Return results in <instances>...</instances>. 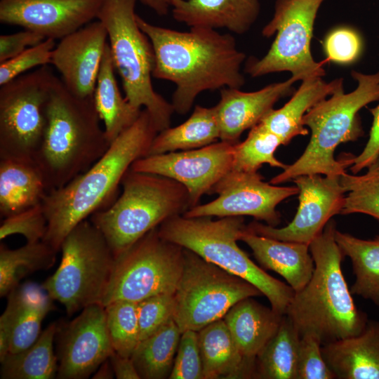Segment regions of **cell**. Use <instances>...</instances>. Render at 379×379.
I'll list each match as a JSON object with an SVG mask.
<instances>
[{
    "label": "cell",
    "mask_w": 379,
    "mask_h": 379,
    "mask_svg": "<svg viewBox=\"0 0 379 379\" xmlns=\"http://www.w3.org/2000/svg\"><path fill=\"white\" fill-rule=\"evenodd\" d=\"M136 20L154 51L152 77L175 85L171 102L175 112L186 114L205 91L240 88L245 84L241 68L246 54L238 49L232 34L205 27L178 31L153 25L138 15Z\"/></svg>",
    "instance_id": "1"
},
{
    "label": "cell",
    "mask_w": 379,
    "mask_h": 379,
    "mask_svg": "<svg viewBox=\"0 0 379 379\" xmlns=\"http://www.w3.org/2000/svg\"><path fill=\"white\" fill-rule=\"evenodd\" d=\"M157 133L149 112L142 109L133 124L89 168L47 192L41 203L48 222L43 241L59 251L75 226L109 206L117 198L123 177L135 161L147 155Z\"/></svg>",
    "instance_id": "2"
},
{
    "label": "cell",
    "mask_w": 379,
    "mask_h": 379,
    "mask_svg": "<svg viewBox=\"0 0 379 379\" xmlns=\"http://www.w3.org/2000/svg\"><path fill=\"white\" fill-rule=\"evenodd\" d=\"M46 125L34 162L48 192L89 168L108 149L93 97L72 94L55 76L46 105Z\"/></svg>",
    "instance_id": "3"
},
{
    "label": "cell",
    "mask_w": 379,
    "mask_h": 379,
    "mask_svg": "<svg viewBox=\"0 0 379 379\" xmlns=\"http://www.w3.org/2000/svg\"><path fill=\"white\" fill-rule=\"evenodd\" d=\"M335 230L330 220L310 243L312 276L295 293L285 314L300 337L313 334L322 345L359 334L368 321L355 305L344 278L341 262L345 255L335 241Z\"/></svg>",
    "instance_id": "4"
},
{
    "label": "cell",
    "mask_w": 379,
    "mask_h": 379,
    "mask_svg": "<svg viewBox=\"0 0 379 379\" xmlns=\"http://www.w3.org/2000/svg\"><path fill=\"white\" fill-rule=\"evenodd\" d=\"M351 74L357 82L353 91L345 93L341 89L304 115L302 124L311 130L310 142L302 154L273 177L271 184H281L303 175L341 176L354 164V155L348 154L338 161L334 151L340 144L363 135L359 112L379 100V71L372 74L352 71Z\"/></svg>",
    "instance_id": "5"
},
{
    "label": "cell",
    "mask_w": 379,
    "mask_h": 379,
    "mask_svg": "<svg viewBox=\"0 0 379 379\" xmlns=\"http://www.w3.org/2000/svg\"><path fill=\"white\" fill-rule=\"evenodd\" d=\"M246 225L242 216L171 217L158 227L164 239L193 251L205 260L248 281L270 301L271 307L285 315L295 291L268 274L237 244Z\"/></svg>",
    "instance_id": "6"
},
{
    "label": "cell",
    "mask_w": 379,
    "mask_h": 379,
    "mask_svg": "<svg viewBox=\"0 0 379 379\" xmlns=\"http://www.w3.org/2000/svg\"><path fill=\"white\" fill-rule=\"evenodd\" d=\"M121 185L120 196L109 206L89 217L114 258L167 219L182 215L191 208L187 188L163 175L130 168Z\"/></svg>",
    "instance_id": "7"
},
{
    "label": "cell",
    "mask_w": 379,
    "mask_h": 379,
    "mask_svg": "<svg viewBox=\"0 0 379 379\" xmlns=\"http://www.w3.org/2000/svg\"><path fill=\"white\" fill-rule=\"evenodd\" d=\"M137 1L104 0L97 19L107 29L124 97L134 107L142 109L143 107L159 132L170 127L174 109L171 102L153 88L155 54L150 40L138 25L135 12Z\"/></svg>",
    "instance_id": "8"
},
{
    "label": "cell",
    "mask_w": 379,
    "mask_h": 379,
    "mask_svg": "<svg viewBox=\"0 0 379 379\" xmlns=\"http://www.w3.org/2000/svg\"><path fill=\"white\" fill-rule=\"evenodd\" d=\"M60 251V263L44 282V288L69 316L100 304L115 258L100 231L86 219L67 234Z\"/></svg>",
    "instance_id": "9"
},
{
    "label": "cell",
    "mask_w": 379,
    "mask_h": 379,
    "mask_svg": "<svg viewBox=\"0 0 379 379\" xmlns=\"http://www.w3.org/2000/svg\"><path fill=\"white\" fill-rule=\"evenodd\" d=\"M183 268L175 291L173 319L181 333L199 331L223 319L239 301L262 293L248 281L183 248Z\"/></svg>",
    "instance_id": "10"
},
{
    "label": "cell",
    "mask_w": 379,
    "mask_h": 379,
    "mask_svg": "<svg viewBox=\"0 0 379 379\" xmlns=\"http://www.w3.org/2000/svg\"><path fill=\"white\" fill-rule=\"evenodd\" d=\"M183 248L160 237L156 227L115 257L101 300L139 302L151 296L175 293L183 268Z\"/></svg>",
    "instance_id": "11"
},
{
    "label": "cell",
    "mask_w": 379,
    "mask_h": 379,
    "mask_svg": "<svg viewBox=\"0 0 379 379\" xmlns=\"http://www.w3.org/2000/svg\"><path fill=\"white\" fill-rule=\"evenodd\" d=\"M324 0H277L271 20L262 34L275 39L267 53L261 58H249L244 72L252 77L289 72L299 81L322 77L323 62L314 60L310 44L314 25Z\"/></svg>",
    "instance_id": "12"
},
{
    "label": "cell",
    "mask_w": 379,
    "mask_h": 379,
    "mask_svg": "<svg viewBox=\"0 0 379 379\" xmlns=\"http://www.w3.org/2000/svg\"><path fill=\"white\" fill-rule=\"evenodd\" d=\"M55 77L45 65L0 86V159L34 161L44 138L46 105Z\"/></svg>",
    "instance_id": "13"
},
{
    "label": "cell",
    "mask_w": 379,
    "mask_h": 379,
    "mask_svg": "<svg viewBox=\"0 0 379 379\" xmlns=\"http://www.w3.org/2000/svg\"><path fill=\"white\" fill-rule=\"evenodd\" d=\"M297 187L278 186L263 181L256 173L232 169L212 189L218 197L198 204L184 214L185 217L250 215L275 227L280 222L277 206L283 200L298 194Z\"/></svg>",
    "instance_id": "14"
},
{
    "label": "cell",
    "mask_w": 379,
    "mask_h": 379,
    "mask_svg": "<svg viewBox=\"0 0 379 379\" xmlns=\"http://www.w3.org/2000/svg\"><path fill=\"white\" fill-rule=\"evenodd\" d=\"M234 144L220 140L197 149L148 155L135 161L131 169L163 175L182 184L192 208L232 170Z\"/></svg>",
    "instance_id": "15"
},
{
    "label": "cell",
    "mask_w": 379,
    "mask_h": 379,
    "mask_svg": "<svg viewBox=\"0 0 379 379\" xmlns=\"http://www.w3.org/2000/svg\"><path fill=\"white\" fill-rule=\"evenodd\" d=\"M293 181L299 190V206L293 220L281 228L253 222L246 225L248 230L277 240L310 245L331 218L340 213L346 193L340 176L303 175Z\"/></svg>",
    "instance_id": "16"
},
{
    "label": "cell",
    "mask_w": 379,
    "mask_h": 379,
    "mask_svg": "<svg viewBox=\"0 0 379 379\" xmlns=\"http://www.w3.org/2000/svg\"><path fill=\"white\" fill-rule=\"evenodd\" d=\"M57 357L60 379L88 378L114 352L103 305H88L72 321L58 325Z\"/></svg>",
    "instance_id": "17"
},
{
    "label": "cell",
    "mask_w": 379,
    "mask_h": 379,
    "mask_svg": "<svg viewBox=\"0 0 379 379\" xmlns=\"http://www.w3.org/2000/svg\"><path fill=\"white\" fill-rule=\"evenodd\" d=\"M104 0H0V22L61 39L98 18Z\"/></svg>",
    "instance_id": "18"
},
{
    "label": "cell",
    "mask_w": 379,
    "mask_h": 379,
    "mask_svg": "<svg viewBox=\"0 0 379 379\" xmlns=\"http://www.w3.org/2000/svg\"><path fill=\"white\" fill-rule=\"evenodd\" d=\"M107 39L105 25L98 20L63 37L53 49L51 64L74 95L93 97Z\"/></svg>",
    "instance_id": "19"
},
{
    "label": "cell",
    "mask_w": 379,
    "mask_h": 379,
    "mask_svg": "<svg viewBox=\"0 0 379 379\" xmlns=\"http://www.w3.org/2000/svg\"><path fill=\"white\" fill-rule=\"evenodd\" d=\"M295 77L270 84L253 92L239 88L220 89V99L215 105L220 130V140L237 143L244 131L257 125L281 98L293 93Z\"/></svg>",
    "instance_id": "20"
},
{
    "label": "cell",
    "mask_w": 379,
    "mask_h": 379,
    "mask_svg": "<svg viewBox=\"0 0 379 379\" xmlns=\"http://www.w3.org/2000/svg\"><path fill=\"white\" fill-rule=\"evenodd\" d=\"M175 20L190 27L226 29L236 34L247 32L257 20L259 0H172Z\"/></svg>",
    "instance_id": "21"
},
{
    "label": "cell",
    "mask_w": 379,
    "mask_h": 379,
    "mask_svg": "<svg viewBox=\"0 0 379 379\" xmlns=\"http://www.w3.org/2000/svg\"><path fill=\"white\" fill-rule=\"evenodd\" d=\"M327 365L338 379H379V321L368 320L358 335L321 345Z\"/></svg>",
    "instance_id": "22"
},
{
    "label": "cell",
    "mask_w": 379,
    "mask_h": 379,
    "mask_svg": "<svg viewBox=\"0 0 379 379\" xmlns=\"http://www.w3.org/2000/svg\"><path fill=\"white\" fill-rule=\"evenodd\" d=\"M239 240L250 247L262 267L280 274L295 292L310 280L314 262L310 253V245L272 239L253 233L246 227Z\"/></svg>",
    "instance_id": "23"
},
{
    "label": "cell",
    "mask_w": 379,
    "mask_h": 379,
    "mask_svg": "<svg viewBox=\"0 0 379 379\" xmlns=\"http://www.w3.org/2000/svg\"><path fill=\"white\" fill-rule=\"evenodd\" d=\"M7 297V305L2 314L11 327L9 353H16L37 340L43 320L55 307L53 300L42 285L34 282L20 284Z\"/></svg>",
    "instance_id": "24"
},
{
    "label": "cell",
    "mask_w": 379,
    "mask_h": 379,
    "mask_svg": "<svg viewBox=\"0 0 379 379\" xmlns=\"http://www.w3.org/2000/svg\"><path fill=\"white\" fill-rule=\"evenodd\" d=\"M252 298L236 303L223 319L241 354L255 361L258 354L277 333L284 315Z\"/></svg>",
    "instance_id": "25"
},
{
    "label": "cell",
    "mask_w": 379,
    "mask_h": 379,
    "mask_svg": "<svg viewBox=\"0 0 379 379\" xmlns=\"http://www.w3.org/2000/svg\"><path fill=\"white\" fill-rule=\"evenodd\" d=\"M204 379L255 378V361L237 348L223 319L198 331Z\"/></svg>",
    "instance_id": "26"
},
{
    "label": "cell",
    "mask_w": 379,
    "mask_h": 379,
    "mask_svg": "<svg viewBox=\"0 0 379 379\" xmlns=\"http://www.w3.org/2000/svg\"><path fill=\"white\" fill-rule=\"evenodd\" d=\"M341 89H343L342 78L330 82L321 77L303 80L291 98L282 107L272 109L260 124L277 135L282 145H286L293 138L308 133L302 124L304 115L316 104Z\"/></svg>",
    "instance_id": "27"
},
{
    "label": "cell",
    "mask_w": 379,
    "mask_h": 379,
    "mask_svg": "<svg viewBox=\"0 0 379 379\" xmlns=\"http://www.w3.org/2000/svg\"><path fill=\"white\" fill-rule=\"evenodd\" d=\"M48 192L34 161L0 159V215L4 218L42 203Z\"/></svg>",
    "instance_id": "28"
},
{
    "label": "cell",
    "mask_w": 379,
    "mask_h": 379,
    "mask_svg": "<svg viewBox=\"0 0 379 379\" xmlns=\"http://www.w3.org/2000/svg\"><path fill=\"white\" fill-rule=\"evenodd\" d=\"M115 67L107 42L102 57L93 100L103 122L106 138L111 144L137 120L142 109L132 106L123 97L115 77Z\"/></svg>",
    "instance_id": "29"
},
{
    "label": "cell",
    "mask_w": 379,
    "mask_h": 379,
    "mask_svg": "<svg viewBox=\"0 0 379 379\" xmlns=\"http://www.w3.org/2000/svg\"><path fill=\"white\" fill-rule=\"evenodd\" d=\"M220 138L215 106L206 107L197 105L182 124L157 133L147 156L197 149L215 142Z\"/></svg>",
    "instance_id": "30"
},
{
    "label": "cell",
    "mask_w": 379,
    "mask_h": 379,
    "mask_svg": "<svg viewBox=\"0 0 379 379\" xmlns=\"http://www.w3.org/2000/svg\"><path fill=\"white\" fill-rule=\"evenodd\" d=\"M58 324L53 322L41 331L27 349L8 353L1 361L2 379H53L57 376L58 361L53 350Z\"/></svg>",
    "instance_id": "31"
},
{
    "label": "cell",
    "mask_w": 379,
    "mask_h": 379,
    "mask_svg": "<svg viewBox=\"0 0 379 379\" xmlns=\"http://www.w3.org/2000/svg\"><path fill=\"white\" fill-rule=\"evenodd\" d=\"M335 238L343 255L352 262L356 277L352 293L379 305V235L366 240L336 230Z\"/></svg>",
    "instance_id": "32"
},
{
    "label": "cell",
    "mask_w": 379,
    "mask_h": 379,
    "mask_svg": "<svg viewBox=\"0 0 379 379\" xmlns=\"http://www.w3.org/2000/svg\"><path fill=\"white\" fill-rule=\"evenodd\" d=\"M181 334L173 318L139 342L131 358L140 378H168Z\"/></svg>",
    "instance_id": "33"
},
{
    "label": "cell",
    "mask_w": 379,
    "mask_h": 379,
    "mask_svg": "<svg viewBox=\"0 0 379 379\" xmlns=\"http://www.w3.org/2000/svg\"><path fill=\"white\" fill-rule=\"evenodd\" d=\"M300 335L284 315L274 335L255 358V378L296 379Z\"/></svg>",
    "instance_id": "34"
},
{
    "label": "cell",
    "mask_w": 379,
    "mask_h": 379,
    "mask_svg": "<svg viewBox=\"0 0 379 379\" xmlns=\"http://www.w3.org/2000/svg\"><path fill=\"white\" fill-rule=\"evenodd\" d=\"M56 253L44 241L27 242L16 249L1 244L0 296H7L27 276L51 268L55 262Z\"/></svg>",
    "instance_id": "35"
},
{
    "label": "cell",
    "mask_w": 379,
    "mask_h": 379,
    "mask_svg": "<svg viewBox=\"0 0 379 379\" xmlns=\"http://www.w3.org/2000/svg\"><path fill=\"white\" fill-rule=\"evenodd\" d=\"M282 145L281 139L258 123L250 129L247 138L234 144L233 170L256 173L262 165L283 170L287 166L275 157L277 149Z\"/></svg>",
    "instance_id": "36"
},
{
    "label": "cell",
    "mask_w": 379,
    "mask_h": 379,
    "mask_svg": "<svg viewBox=\"0 0 379 379\" xmlns=\"http://www.w3.org/2000/svg\"><path fill=\"white\" fill-rule=\"evenodd\" d=\"M107 330L114 351L131 357L140 342L137 303L117 300L105 306Z\"/></svg>",
    "instance_id": "37"
},
{
    "label": "cell",
    "mask_w": 379,
    "mask_h": 379,
    "mask_svg": "<svg viewBox=\"0 0 379 379\" xmlns=\"http://www.w3.org/2000/svg\"><path fill=\"white\" fill-rule=\"evenodd\" d=\"M340 182L347 194L341 214L364 213L379 220V167L372 164L364 175L345 173Z\"/></svg>",
    "instance_id": "38"
},
{
    "label": "cell",
    "mask_w": 379,
    "mask_h": 379,
    "mask_svg": "<svg viewBox=\"0 0 379 379\" xmlns=\"http://www.w3.org/2000/svg\"><path fill=\"white\" fill-rule=\"evenodd\" d=\"M175 293L155 295L137 303L140 341L149 337L173 318Z\"/></svg>",
    "instance_id": "39"
},
{
    "label": "cell",
    "mask_w": 379,
    "mask_h": 379,
    "mask_svg": "<svg viewBox=\"0 0 379 379\" xmlns=\"http://www.w3.org/2000/svg\"><path fill=\"white\" fill-rule=\"evenodd\" d=\"M47 225V218L40 204L4 218L0 227V239L3 240L8 236L18 234L29 243L43 241Z\"/></svg>",
    "instance_id": "40"
},
{
    "label": "cell",
    "mask_w": 379,
    "mask_h": 379,
    "mask_svg": "<svg viewBox=\"0 0 379 379\" xmlns=\"http://www.w3.org/2000/svg\"><path fill=\"white\" fill-rule=\"evenodd\" d=\"M55 40L46 39L15 57L0 63V86L25 74L36 67L51 64Z\"/></svg>",
    "instance_id": "41"
},
{
    "label": "cell",
    "mask_w": 379,
    "mask_h": 379,
    "mask_svg": "<svg viewBox=\"0 0 379 379\" xmlns=\"http://www.w3.org/2000/svg\"><path fill=\"white\" fill-rule=\"evenodd\" d=\"M170 379H204L198 331L182 333Z\"/></svg>",
    "instance_id": "42"
},
{
    "label": "cell",
    "mask_w": 379,
    "mask_h": 379,
    "mask_svg": "<svg viewBox=\"0 0 379 379\" xmlns=\"http://www.w3.org/2000/svg\"><path fill=\"white\" fill-rule=\"evenodd\" d=\"M321 343L313 334L300 337L296 379H334L321 352Z\"/></svg>",
    "instance_id": "43"
},
{
    "label": "cell",
    "mask_w": 379,
    "mask_h": 379,
    "mask_svg": "<svg viewBox=\"0 0 379 379\" xmlns=\"http://www.w3.org/2000/svg\"><path fill=\"white\" fill-rule=\"evenodd\" d=\"M324 49L328 60L347 65L358 59L362 50V41L355 30L346 27H338L326 36Z\"/></svg>",
    "instance_id": "44"
},
{
    "label": "cell",
    "mask_w": 379,
    "mask_h": 379,
    "mask_svg": "<svg viewBox=\"0 0 379 379\" xmlns=\"http://www.w3.org/2000/svg\"><path fill=\"white\" fill-rule=\"evenodd\" d=\"M42 35L24 29L16 33L0 36V63L10 60L29 47L45 40Z\"/></svg>",
    "instance_id": "45"
},
{
    "label": "cell",
    "mask_w": 379,
    "mask_h": 379,
    "mask_svg": "<svg viewBox=\"0 0 379 379\" xmlns=\"http://www.w3.org/2000/svg\"><path fill=\"white\" fill-rule=\"evenodd\" d=\"M373 117L369 138L361 153L355 156L350 170L354 174L373 164L379 157V104L370 109Z\"/></svg>",
    "instance_id": "46"
},
{
    "label": "cell",
    "mask_w": 379,
    "mask_h": 379,
    "mask_svg": "<svg viewBox=\"0 0 379 379\" xmlns=\"http://www.w3.org/2000/svg\"><path fill=\"white\" fill-rule=\"evenodd\" d=\"M109 360L117 379H140V377L131 357H122L115 352Z\"/></svg>",
    "instance_id": "47"
},
{
    "label": "cell",
    "mask_w": 379,
    "mask_h": 379,
    "mask_svg": "<svg viewBox=\"0 0 379 379\" xmlns=\"http://www.w3.org/2000/svg\"><path fill=\"white\" fill-rule=\"evenodd\" d=\"M11 336V325L2 314L0 317V361L10 352Z\"/></svg>",
    "instance_id": "48"
},
{
    "label": "cell",
    "mask_w": 379,
    "mask_h": 379,
    "mask_svg": "<svg viewBox=\"0 0 379 379\" xmlns=\"http://www.w3.org/2000/svg\"><path fill=\"white\" fill-rule=\"evenodd\" d=\"M159 15H166L171 9L172 0H140Z\"/></svg>",
    "instance_id": "49"
},
{
    "label": "cell",
    "mask_w": 379,
    "mask_h": 379,
    "mask_svg": "<svg viewBox=\"0 0 379 379\" xmlns=\"http://www.w3.org/2000/svg\"><path fill=\"white\" fill-rule=\"evenodd\" d=\"M114 373L109 359L105 361L96 370L93 375L94 379H112Z\"/></svg>",
    "instance_id": "50"
},
{
    "label": "cell",
    "mask_w": 379,
    "mask_h": 379,
    "mask_svg": "<svg viewBox=\"0 0 379 379\" xmlns=\"http://www.w3.org/2000/svg\"><path fill=\"white\" fill-rule=\"evenodd\" d=\"M373 164H375V166L379 167V157H378V160Z\"/></svg>",
    "instance_id": "51"
}]
</instances>
